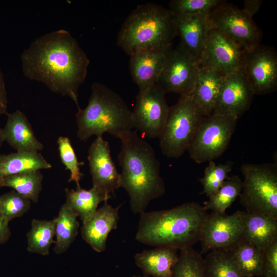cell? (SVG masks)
<instances>
[{
    "mask_svg": "<svg viewBox=\"0 0 277 277\" xmlns=\"http://www.w3.org/2000/svg\"><path fill=\"white\" fill-rule=\"evenodd\" d=\"M244 176L239 195L246 212L277 217V165L274 163L242 164Z\"/></svg>",
    "mask_w": 277,
    "mask_h": 277,
    "instance_id": "obj_6",
    "label": "cell"
},
{
    "mask_svg": "<svg viewBox=\"0 0 277 277\" xmlns=\"http://www.w3.org/2000/svg\"><path fill=\"white\" fill-rule=\"evenodd\" d=\"M120 207H113L105 202L90 219L83 224L82 238L95 251L105 250L108 234L117 227Z\"/></svg>",
    "mask_w": 277,
    "mask_h": 277,
    "instance_id": "obj_19",
    "label": "cell"
},
{
    "mask_svg": "<svg viewBox=\"0 0 277 277\" xmlns=\"http://www.w3.org/2000/svg\"><path fill=\"white\" fill-rule=\"evenodd\" d=\"M118 137L122 144L117 156L121 168V186L129 196L132 212L141 214L151 201L165 192L160 164L151 145L136 130L125 132Z\"/></svg>",
    "mask_w": 277,
    "mask_h": 277,
    "instance_id": "obj_2",
    "label": "cell"
},
{
    "mask_svg": "<svg viewBox=\"0 0 277 277\" xmlns=\"http://www.w3.org/2000/svg\"><path fill=\"white\" fill-rule=\"evenodd\" d=\"M262 277H277V241L263 252Z\"/></svg>",
    "mask_w": 277,
    "mask_h": 277,
    "instance_id": "obj_37",
    "label": "cell"
},
{
    "mask_svg": "<svg viewBox=\"0 0 277 277\" xmlns=\"http://www.w3.org/2000/svg\"><path fill=\"white\" fill-rule=\"evenodd\" d=\"M237 118L212 114L204 117L188 148L197 163L213 161L227 149L235 130Z\"/></svg>",
    "mask_w": 277,
    "mask_h": 277,
    "instance_id": "obj_8",
    "label": "cell"
},
{
    "mask_svg": "<svg viewBox=\"0 0 277 277\" xmlns=\"http://www.w3.org/2000/svg\"><path fill=\"white\" fill-rule=\"evenodd\" d=\"M233 165V163L229 161L219 165H216L214 161L209 162L203 177L200 179L203 186L202 193L209 197L216 191L229 177L228 175Z\"/></svg>",
    "mask_w": 277,
    "mask_h": 277,
    "instance_id": "obj_33",
    "label": "cell"
},
{
    "mask_svg": "<svg viewBox=\"0 0 277 277\" xmlns=\"http://www.w3.org/2000/svg\"><path fill=\"white\" fill-rule=\"evenodd\" d=\"M204 117L189 95H181L170 108L164 128L159 136L163 153L170 158H179L187 150L194 133Z\"/></svg>",
    "mask_w": 277,
    "mask_h": 277,
    "instance_id": "obj_7",
    "label": "cell"
},
{
    "mask_svg": "<svg viewBox=\"0 0 277 277\" xmlns=\"http://www.w3.org/2000/svg\"><path fill=\"white\" fill-rule=\"evenodd\" d=\"M4 141L5 138L3 134V129L0 127V148Z\"/></svg>",
    "mask_w": 277,
    "mask_h": 277,
    "instance_id": "obj_41",
    "label": "cell"
},
{
    "mask_svg": "<svg viewBox=\"0 0 277 277\" xmlns=\"http://www.w3.org/2000/svg\"><path fill=\"white\" fill-rule=\"evenodd\" d=\"M177 35L174 16L169 9L147 3L132 11L117 35V44L129 55L141 50H167Z\"/></svg>",
    "mask_w": 277,
    "mask_h": 277,
    "instance_id": "obj_4",
    "label": "cell"
},
{
    "mask_svg": "<svg viewBox=\"0 0 277 277\" xmlns=\"http://www.w3.org/2000/svg\"><path fill=\"white\" fill-rule=\"evenodd\" d=\"M57 143L62 163L66 169L70 172L68 182L73 181L76 183V187H80V182L83 173L80 171V166L83 165L84 162L78 161L70 140L68 137H58Z\"/></svg>",
    "mask_w": 277,
    "mask_h": 277,
    "instance_id": "obj_35",
    "label": "cell"
},
{
    "mask_svg": "<svg viewBox=\"0 0 277 277\" xmlns=\"http://www.w3.org/2000/svg\"><path fill=\"white\" fill-rule=\"evenodd\" d=\"M244 50L235 42L209 28L200 66L213 69L225 75L241 70Z\"/></svg>",
    "mask_w": 277,
    "mask_h": 277,
    "instance_id": "obj_14",
    "label": "cell"
},
{
    "mask_svg": "<svg viewBox=\"0 0 277 277\" xmlns=\"http://www.w3.org/2000/svg\"><path fill=\"white\" fill-rule=\"evenodd\" d=\"M208 22L209 28L230 38L244 50L260 45L262 32L252 18L242 9L225 1L208 14Z\"/></svg>",
    "mask_w": 277,
    "mask_h": 277,
    "instance_id": "obj_9",
    "label": "cell"
},
{
    "mask_svg": "<svg viewBox=\"0 0 277 277\" xmlns=\"http://www.w3.org/2000/svg\"><path fill=\"white\" fill-rule=\"evenodd\" d=\"M55 218L52 220L33 219L27 233V250L43 255L49 253L51 245L54 243Z\"/></svg>",
    "mask_w": 277,
    "mask_h": 277,
    "instance_id": "obj_29",
    "label": "cell"
},
{
    "mask_svg": "<svg viewBox=\"0 0 277 277\" xmlns=\"http://www.w3.org/2000/svg\"><path fill=\"white\" fill-rule=\"evenodd\" d=\"M242 187V180L238 175L229 177L219 189L204 203L205 210L225 213L227 209L239 196Z\"/></svg>",
    "mask_w": 277,
    "mask_h": 277,
    "instance_id": "obj_31",
    "label": "cell"
},
{
    "mask_svg": "<svg viewBox=\"0 0 277 277\" xmlns=\"http://www.w3.org/2000/svg\"><path fill=\"white\" fill-rule=\"evenodd\" d=\"M140 214L135 235L137 241L182 250L199 241L207 213L203 206L190 202L170 209L144 211Z\"/></svg>",
    "mask_w": 277,
    "mask_h": 277,
    "instance_id": "obj_3",
    "label": "cell"
},
{
    "mask_svg": "<svg viewBox=\"0 0 277 277\" xmlns=\"http://www.w3.org/2000/svg\"><path fill=\"white\" fill-rule=\"evenodd\" d=\"M8 222L0 213V245L6 242L11 236Z\"/></svg>",
    "mask_w": 277,
    "mask_h": 277,
    "instance_id": "obj_40",
    "label": "cell"
},
{
    "mask_svg": "<svg viewBox=\"0 0 277 277\" xmlns=\"http://www.w3.org/2000/svg\"><path fill=\"white\" fill-rule=\"evenodd\" d=\"M88 160L92 187L111 197L121 187L120 173L112 160L109 143L103 137H96L91 145Z\"/></svg>",
    "mask_w": 277,
    "mask_h": 277,
    "instance_id": "obj_16",
    "label": "cell"
},
{
    "mask_svg": "<svg viewBox=\"0 0 277 277\" xmlns=\"http://www.w3.org/2000/svg\"><path fill=\"white\" fill-rule=\"evenodd\" d=\"M7 115V122L3 129L5 141L17 152H39L44 149L23 112L16 110Z\"/></svg>",
    "mask_w": 277,
    "mask_h": 277,
    "instance_id": "obj_21",
    "label": "cell"
},
{
    "mask_svg": "<svg viewBox=\"0 0 277 277\" xmlns=\"http://www.w3.org/2000/svg\"><path fill=\"white\" fill-rule=\"evenodd\" d=\"M43 175L40 170L8 176L0 180V188L11 187L30 201L37 203L42 189Z\"/></svg>",
    "mask_w": 277,
    "mask_h": 277,
    "instance_id": "obj_28",
    "label": "cell"
},
{
    "mask_svg": "<svg viewBox=\"0 0 277 277\" xmlns=\"http://www.w3.org/2000/svg\"><path fill=\"white\" fill-rule=\"evenodd\" d=\"M31 201L15 190L0 195V213L9 223L22 216L30 209Z\"/></svg>",
    "mask_w": 277,
    "mask_h": 277,
    "instance_id": "obj_34",
    "label": "cell"
},
{
    "mask_svg": "<svg viewBox=\"0 0 277 277\" xmlns=\"http://www.w3.org/2000/svg\"><path fill=\"white\" fill-rule=\"evenodd\" d=\"M253 95L241 70L226 75L212 114L238 119L249 108Z\"/></svg>",
    "mask_w": 277,
    "mask_h": 277,
    "instance_id": "obj_15",
    "label": "cell"
},
{
    "mask_svg": "<svg viewBox=\"0 0 277 277\" xmlns=\"http://www.w3.org/2000/svg\"><path fill=\"white\" fill-rule=\"evenodd\" d=\"M77 217L66 203L61 206L58 216L55 218L56 240L53 250L56 254L65 252L75 239L80 226Z\"/></svg>",
    "mask_w": 277,
    "mask_h": 277,
    "instance_id": "obj_27",
    "label": "cell"
},
{
    "mask_svg": "<svg viewBox=\"0 0 277 277\" xmlns=\"http://www.w3.org/2000/svg\"><path fill=\"white\" fill-rule=\"evenodd\" d=\"M245 212L242 238L264 252L277 241V217Z\"/></svg>",
    "mask_w": 277,
    "mask_h": 277,
    "instance_id": "obj_22",
    "label": "cell"
},
{
    "mask_svg": "<svg viewBox=\"0 0 277 277\" xmlns=\"http://www.w3.org/2000/svg\"><path fill=\"white\" fill-rule=\"evenodd\" d=\"M262 4V1L260 0H246L244 1L242 9L248 17L252 18L259 11Z\"/></svg>",
    "mask_w": 277,
    "mask_h": 277,
    "instance_id": "obj_39",
    "label": "cell"
},
{
    "mask_svg": "<svg viewBox=\"0 0 277 277\" xmlns=\"http://www.w3.org/2000/svg\"><path fill=\"white\" fill-rule=\"evenodd\" d=\"M131 277H144V276H137V275H133Z\"/></svg>",
    "mask_w": 277,
    "mask_h": 277,
    "instance_id": "obj_42",
    "label": "cell"
},
{
    "mask_svg": "<svg viewBox=\"0 0 277 277\" xmlns=\"http://www.w3.org/2000/svg\"><path fill=\"white\" fill-rule=\"evenodd\" d=\"M171 48L141 50L129 55L130 73L139 90L157 83Z\"/></svg>",
    "mask_w": 277,
    "mask_h": 277,
    "instance_id": "obj_18",
    "label": "cell"
},
{
    "mask_svg": "<svg viewBox=\"0 0 277 277\" xmlns=\"http://www.w3.org/2000/svg\"><path fill=\"white\" fill-rule=\"evenodd\" d=\"M177 250L168 247H156L136 253V265L143 272L154 277H172V268L176 262Z\"/></svg>",
    "mask_w": 277,
    "mask_h": 277,
    "instance_id": "obj_23",
    "label": "cell"
},
{
    "mask_svg": "<svg viewBox=\"0 0 277 277\" xmlns=\"http://www.w3.org/2000/svg\"><path fill=\"white\" fill-rule=\"evenodd\" d=\"M77 109V136L81 141L92 135L102 137L106 132L118 137L134 128L132 111L117 93L103 84L93 83L87 106Z\"/></svg>",
    "mask_w": 277,
    "mask_h": 277,
    "instance_id": "obj_5",
    "label": "cell"
},
{
    "mask_svg": "<svg viewBox=\"0 0 277 277\" xmlns=\"http://www.w3.org/2000/svg\"><path fill=\"white\" fill-rule=\"evenodd\" d=\"M165 93L156 84L139 90L132 118L135 130L142 136L155 138L161 133L170 110Z\"/></svg>",
    "mask_w": 277,
    "mask_h": 277,
    "instance_id": "obj_10",
    "label": "cell"
},
{
    "mask_svg": "<svg viewBox=\"0 0 277 277\" xmlns=\"http://www.w3.org/2000/svg\"><path fill=\"white\" fill-rule=\"evenodd\" d=\"M180 251L172 268V277H206L202 254L192 247Z\"/></svg>",
    "mask_w": 277,
    "mask_h": 277,
    "instance_id": "obj_32",
    "label": "cell"
},
{
    "mask_svg": "<svg viewBox=\"0 0 277 277\" xmlns=\"http://www.w3.org/2000/svg\"><path fill=\"white\" fill-rule=\"evenodd\" d=\"M21 61L26 77L69 97L80 108L78 90L86 79L90 61L68 31L58 29L37 37L23 51Z\"/></svg>",
    "mask_w": 277,
    "mask_h": 277,
    "instance_id": "obj_1",
    "label": "cell"
},
{
    "mask_svg": "<svg viewBox=\"0 0 277 277\" xmlns=\"http://www.w3.org/2000/svg\"><path fill=\"white\" fill-rule=\"evenodd\" d=\"M206 277H243L228 250H212L204 258Z\"/></svg>",
    "mask_w": 277,
    "mask_h": 277,
    "instance_id": "obj_30",
    "label": "cell"
},
{
    "mask_svg": "<svg viewBox=\"0 0 277 277\" xmlns=\"http://www.w3.org/2000/svg\"><path fill=\"white\" fill-rule=\"evenodd\" d=\"M65 193L66 203L80 217L83 224L93 215L101 202H107L110 197L94 187L89 190L81 187L76 190L66 188Z\"/></svg>",
    "mask_w": 277,
    "mask_h": 277,
    "instance_id": "obj_24",
    "label": "cell"
},
{
    "mask_svg": "<svg viewBox=\"0 0 277 277\" xmlns=\"http://www.w3.org/2000/svg\"><path fill=\"white\" fill-rule=\"evenodd\" d=\"M224 1L221 0H172L169 10L174 16L209 14Z\"/></svg>",
    "mask_w": 277,
    "mask_h": 277,
    "instance_id": "obj_36",
    "label": "cell"
},
{
    "mask_svg": "<svg viewBox=\"0 0 277 277\" xmlns=\"http://www.w3.org/2000/svg\"><path fill=\"white\" fill-rule=\"evenodd\" d=\"M52 167L39 152H17L0 154V180L23 172Z\"/></svg>",
    "mask_w": 277,
    "mask_h": 277,
    "instance_id": "obj_25",
    "label": "cell"
},
{
    "mask_svg": "<svg viewBox=\"0 0 277 277\" xmlns=\"http://www.w3.org/2000/svg\"><path fill=\"white\" fill-rule=\"evenodd\" d=\"M200 63L178 46L171 48L156 83L165 92L189 95L194 86Z\"/></svg>",
    "mask_w": 277,
    "mask_h": 277,
    "instance_id": "obj_13",
    "label": "cell"
},
{
    "mask_svg": "<svg viewBox=\"0 0 277 277\" xmlns=\"http://www.w3.org/2000/svg\"><path fill=\"white\" fill-rule=\"evenodd\" d=\"M8 98L3 73L0 68V114H7Z\"/></svg>",
    "mask_w": 277,
    "mask_h": 277,
    "instance_id": "obj_38",
    "label": "cell"
},
{
    "mask_svg": "<svg viewBox=\"0 0 277 277\" xmlns=\"http://www.w3.org/2000/svg\"><path fill=\"white\" fill-rule=\"evenodd\" d=\"M225 75L211 68L200 66L193 89L189 95L203 116L212 113Z\"/></svg>",
    "mask_w": 277,
    "mask_h": 277,
    "instance_id": "obj_20",
    "label": "cell"
},
{
    "mask_svg": "<svg viewBox=\"0 0 277 277\" xmlns=\"http://www.w3.org/2000/svg\"><path fill=\"white\" fill-rule=\"evenodd\" d=\"M275 51L259 45L244 50L241 71L254 94L274 91L277 86V56Z\"/></svg>",
    "mask_w": 277,
    "mask_h": 277,
    "instance_id": "obj_12",
    "label": "cell"
},
{
    "mask_svg": "<svg viewBox=\"0 0 277 277\" xmlns=\"http://www.w3.org/2000/svg\"><path fill=\"white\" fill-rule=\"evenodd\" d=\"M228 250L243 277L261 276L263 252L243 238Z\"/></svg>",
    "mask_w": 277,
    "mask_h": 277,
    "instance_id": "obj_26",
    "label": "cell"
},
{
    "mask_svg": "<svg viewBox=\"0 0 277 277\" xmlns=\"http://www.w3.org/2000/svg\"><path fill=\"white\" fill-rule=\"evenodd\" d=\"M245 211L231 215L211 212L202 225L199 241L201 254L216 249L229 250L243 236Z\"/></svg>",
    "mask_w": 277,
    "mask_h": 277,
    "instance_id": "obj_11",
    "label": "cell"
},
{
    "mask_svg": "<svg viewBox=\"0 0 277 277\" xmlns=\"http://www.w3.org/2000/svg\"><path fill=\"white\" fill-rule=\"evenodd\" d=\"M208 14L174 16L178 47L200 63L209 30Z\"/></svg>",
    "mask_w": 277,
    "mask_h": 277,
    "instance_id": "obj_17",
    "label": "cell"
}]
</instances>
